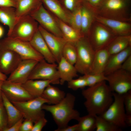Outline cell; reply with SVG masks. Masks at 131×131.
Masks as SVG:
<instances>
[{"instance_id": "7402d4cb", "label": "cell", "mask_w": 131, "mask_h": 131, "mask_svg": "<svg viewBox=\"0 0 131 131\" xmlns=\"http://www.w3.org/2000/svg\"><path fill=\"white\" fill-rule=\"evenodd\" d=\"M110 55L107 47L95 51L90 74L104 73Z\"/></svg>"}, {"instance_id": "9c48e42d", "label": "cell", "mask_w": 131, "mask_h": 131, "mask_svg": "<svg viewBox=\"0 0 131 131\" xmlns=\"http://www.w3.org/2000/svg\"><path fill=\"white\" fill-rule=\"evenodd\" d=\"M21 112L25 119L31 120L34 123L40 117L45 116L42 105L48 101L41 97L34 98L26 101L11 102Z\"/></svg>"}, {"instance_id": "4316f807", "label": "cell", "mask_w": 131, "mask_h": 131, "mask_svg": "<svg viewBox=\"0 0 131 131\" xmlns=\"http://www.w3.org/2000/svg\"><path fill=\"white\" fill-rule=\"evenodd\" d=\"M131 46V35L116 36L107 47L110 55L120 52Z\"/></svg>"}, {"instance_id": "ee69618b", "label": "cell", "mask_w": 131, "mask_h": 131, "mask_svg": "<svg viewBox=\"0 0 131 131\" xmlns=\"http://www.w3.org/2000/svg\"><path fill=\"white\" fill-rule=\"evenodd\" d=\"M121 68L131 73V55L125 60L123 63Z\"/></svg>"}, {"instance_id": "1f68e13d", "label": "cell", "mask_w": 131, "mask_h": 131, "mask_svg": "<svg viewBox=\"0 0 131 131\" xmlns=\"http://www.w3.org/2000/svg\"><path fill=\"white\" fill-rule=\"evenodd\" d=\"M62 57L68 62L74 65L77 57V51L75 44L67 42L63 48Z\"/></svg>"}, {"instance_id": "f907efd6", "label": "cell", "mask_w": 131, "mask_h": 131, "mask_svg": "<svg viewBox=\"0 0 131 131\" xmlns=\"http://www.w3.org/2000/svg\"><path fill=\"white\" fill-rule=\"evenodd\" d=\"M4 81L0 80V98H1V87L3 81Z\"/></svg>"}, {"instance_id": "5bb4252c", "label": "cell", "mask_w": 131, "mask_h": 131, "mask_svg": "<svg viewBox=\"0 0 131 131\" xmlns=\"http://www.w3.org/2000/svg\"><path fill=\"white\" fill-rule=\"evenodd\" d=\"M38 29L58 63L62 57L63 50L67 42L63 37L54 35L40 25L38 26Z\"/></svg>"}, {"instance_id": "52a82bcc", "label": "cell", "mask_w": 131, "mask_h": 131, "mask_svg": "<svg viewBox=\"0 0 131 131\" xmlns=\"http://www.w3.org/2000/svg\"><path fill=\"white\" fill-rule=\"evenodd\" d=\"M37 22L30 15L19 18L7 37L29 42L38 29Z\"/></svg>"}, {"instance_id": "ffe728a7", "label": "cell", "mask_w": 131, "mask_h": 131, "mask_svg": "<svg viewBox=\"0 0 131 131\" xmlns=\"http://www.w3.org/2000/svg\"><path fill=\"white\" fill-rule=\"evenodd\" d=\"M81 12V33L83 36H87L92 24L95 20L97 14L88 2L84 1L82 4Z\"/></svg>"}, {"instance_id": "816d5d0a", "label": "cell", "mask_w": 131, "mask_h": 131, "mask_svg": "<svg viewBox=\"0 0 131 131\" xmlns=\"http://www.w3.org/2000/svg\"><path fill=\"white\" fill-rule=\"evenodd\" d=\"M83 0L84 1L88 2L90 0Z\"/></svg>"}, {"instance_id": "b9f144b4", "label": "cell", "mask_w": 131, "mask_h": 131, "mask_svg": "<svg viewBox=\"0 0 131 131\" xmlns=\"http://www.w3.org/2000/svg\"><path fill=\"white\" fill-rule=\"evenodd\" d=\"M18 0H0V7H12L15 8Z\"/></svg>"}, {"instance_id": "681fc988", "label": "cell", "mask_w": 131, "mask_h": 131, "mask_svg": "<svg viewBox=\"0 0 131 131\" xmlns=\"http://www.w3.org/2000/svg\"><path fill=\"white\" fill-rule=\"evenodd\" d=\"M4 33V30L3 27L0 25V38L3 35Z\"/></svg>"}, {"instance_id": "f6af8a7d", "label": "cell", "mask_w": 131, "mask_h": 131, "mask_svg": "<svg viewBox=\"0 0 131 131\" xmlns=\"http://www.w3.org/2000/svg\"><path fill=\"white\" fill-rule=\"evenodd\" d=\"M78 125L76 124L71 126H67L64 128L56 129L55 131H77Z\"/></svg>"}, {"instance_id": "836d02e7", "label": "cell", "mask_w": 131, "mask_h": 131, "mask_svg": "<svg viewBox=\"0 0 131 131\" xmlns=\"http://www.w3.org/2000/svg\"><path fill=\"white\" fill-rule=\"evenodd\" d=\"M82 4L73 10L71 15L69 16L68 23L71 25V26L80 33L81 27Z\"/></svg>"}, {"instance_id": "2e32d148", "label": "cell", "mask_w": 131, "mask_h": 131, "mask_svg": "<svg viewBox=\"0 0 131 131\" xmlns=\"http://www.w3.org/2000/svg\"><path fill=\"white\" fill-rule=\"evenodd\" d=\"M22 60L12 50L0 49V71L6 75L10 74Z\"/></svg>"}, {"instance_id": "5b68a950", "label": "cell", "mask_w": 131, "mask_h": 131, "mask_svg": "<svg viewBox=\"0 0 131 131\" xmlns=\"http://www.w3.org/2000/svg\"><path fill=\"white\" fill-rule=\"evenodd\" d=\"M116 36L108 27L95 20L86 37L95 52L107 47Z\"/></svg>"}, {"instance_id": "ba28073f", "label": "cell", "mask_w": 131, "mask_h": 131, "mask_svg": "<svg viewBox=\"0 0 131 131\" xmlns=\"http://www.w3.org/2000/svg\"><path fill=\"white\" fill-rule=\"evenodd\" d=\"M113 101L107 109L99 115L106 120L121 128L127 126L126 115L123 103V95L113 92Z\"/></svg>"}, {"instance_id": "60d3db41", "label": "cell", "mask_w": 131, "mask_h": 131, "mask_svg": "<svg viewBox=\"0 0 131 131\" xmlns=\"http://www.w3.org/2000/svg\"><path fill=\"white\" fill-rule=\"evenodd\" d=\"M33 122L31 120L25 119L21 126L19 131H31Z\"/></svg>"}, {"instance_id": "7bdbcfd3", "label": "cell", "mask_w": 131, "mask_h": 131, "mask_svg": "<svg viewBox=\"0 0 131 131\" xmlns=\"http://www.w3.org/2000/svg\"><path fill=\"white\" fill-rule=\"evenodd\" d=\"M24 120L23 117L22 118L11 127L6 128L4 131H19L20 128Z\"/></svg>"}, {"instance_id": "4fadbf2b", "label": "cell", "mask_w": 131, "mask_h": 131, "mask_svg": "<svg viewBox=\"0 0 131 131\" xmlns=\"http://www.w3.org/2000/svg\"><path fill=\"white\" fill-rule=\"evenodd\" d=\"M22 84L4 81L1 90L11 102H20L33 98L23 87Z\"/></svg>"}, {"instance_id": "f35d334b", "label": "cell", "mask_w": 131, "mask_h": 131, "mask_svg": "<svg viewBox=\"0 0 131 131\" xmlns=\"http://www.w3.org/2000/svg\"><path fill=\"white\" fill-rule=\"evenodd\" d=\"M47 122V120L45 116H42L37 119L34 123L31 131H41Z\"/></svg>"}, {"instance_id": "6da1fadb", "label": "cell", "mask_w": 131, "mask_h": 131, "mask_svg": "<svg viewBox=\"0 0 131 131\" xmlns=\"http://www.w3.org/2000/svg\"><path fill=\"white\" fill-rule=\"evenodd\" d=\"M112 92L106 81L83 90L82 94L85 99L84 105L88 114L95 115L102 114L113 101Z\"/></svg>"}, {"instance_id": "74e56055", "label": "cell", "mask_w": 131, "mask_h": 131, "mask_svg": "<svg viewBox=\"0 0 131 131\" xmlns=\"http://www.w3.org/2000/svg\"><path fill=\"white\" fill-rule=\"evenodd\" d=\"M123 103L127 115H131V90L123 94Z\"/></svg>"}, {"instance_id": "484cf974", "label": "cell", "mask_w": 131, "mask_h": 131, "mask_svg": "<svg viewBox=\"0 0 131 131\" xmlns=\"http://www.w3.org/2000/svg\"><path fill=\"white\" fill-rule=\"evenodd\" d=\"M62 32L63 37L68 42L75 44L83 36L71 26L59 19L56 20Z\"/></svg>"}, {"instance_id": "7c38bea8", "label": "cell", "mask_w": 131, "mask_h": 131, "mask_svg": "<svg viewBox=\"0 0 131 131\" xmlns=\"http://www.w3.org/2000/svg\"><path fill=\"white\" fill-rule=\"evenodd\" d=\"M45 30L58 37H63L57 23L41 4L30 15Z\"/></svg>"}, {"instance_id": "8992f818", "label": "cell", "mask_w": 131, "mask_h": 131, "mask_svg": "<svg viewBox=\"0 0 131 131\" xmlns=\"http://www.w3.org/2000/svg\"><path fill=\"white\" fill-rule=\"evenodd\" d=\"M0 49L12 50L18 54L23 60L32 59L39 61L44 59L29 42L8 37L0 40Z\"/></svg>"}, {"instance_id": "30bf717a", "label": "cell", "mask_w": 131, "mask_h": 131, "mask_svg": "<svg viewBox=\"0 0 131 131\" xmlns=\"http://www.w3.org/2000/svg\"><path fill=\"white\" fill-rule=\"evenodd\" d=\"M57 66L56 63H49L44 59L39 61L33 70L28 80H49L52 84H59Z\"/></svg>"}, {"instance_id": "e575fe53", "label": "cell", "mask_w": 131, "mask_h": 131, "mask_svg": "<svg viewBox=\"0 0 131 131\" xmlns=\"http://www.w3.org/2000/svg\"><path fill=\"white\" fill-rule=\"evenodd\" d=\"M87 86L90 87L104 81H106L107 77L103 73L94 74H88L83 75Z\"/></svg>"}, {"instance_id": "83f0119b", "label": "cell", "mask_w": 131, "mask_h": 131, "mask_svg": "<svg viewBox=\"0 0 131 131\" xmlns=\"http://www.w3.org/2000/svg\"><path fill=\"white\" fill-rule=\"evenodd\" d=\"M66 95L64 91L49 84L45 88L41 97L48 101L49 104L55 105L59 103Z\"/></svg>"}, {"instance_id": "d590c367", "label": "cell", "mask_w": 131, "mask_h": 131, "mask_svg": "<svg viewBox=\"0 0 131 131\" xmlns=\"http://www.w3.org/2000/svg\"><path fill=\"white\" fill-rule=\"evenodd\" d=\"M68 88L76 90L80 89H83L87 86L86 82L83 76L75 79H73L68 82Z\"/></svg>"}, {"instance_id": "ac0fdd59", "label": "cell", "mask_w": 131, "mask_h": 131, "mask_svg": "<svg viewBox=\"0 0 131 131\" xmlns=\"http://www.w3.org/2000/svg\"><path fill=\"white\" fill-rule=\"evenodd\" d=\"M29 42L47 62L50 63H56L53 56L39 29Z\"/></svg>"}, {"instance_id": "44dd1931", "label": "cell", "mask_w": 131, "mask_h": 131, "mask_svg": "<svg viewBox=\"0 0 131 131\" xmlns=\"http://www.w3.org/2000/svg\"><path fill=\"white\" fill-rule=\"evenodd\" d=\"M57 64L59 84L63 85L65 82H68L78 76V72L74 65L68 62L62 57Z\"/></svg>"}, {"instance_id": "603a6c76", "label": "cell", "mask_w": 131, "mask_h": 131, "mask_svg": "<svg viewBox=\"0 0 131 131\" xmlns=\"http://www.w3.org/2000/svg\"><path fill=\"white\" fill-rule=\"evenodd\" d=\"M51 84V81L49 80L29 79L22 84L28 93L35 98L41 97L46 87Z\"/></svg>"}, {"instance_id": "7a4b0ae2", "label": "cell", "mask_w": 131, "mask_h": 131, "mask_svg": "<svg viewBox=\"0 0 131 131\" xmlns=\"http://www.w3.org/2000/svg\"><path fill=\"white\" fill-rule=\"evenodd\" d=\"M75 97L70 93H67L59 103L55 105L43 104V110L50 112L57 126V129H61L68 126L71 120L78 121L80 117L79 112L74 109Z\"/></svg>"}, {"instance_id": "cb8c5ba5", "label": "cell", "mask_w": 131, "mask_h": 131, "mask_svg": "<svg viewBox=\"0 0 131 131\" xmlns=\"http://www.w3.org/2000/svg\"><path fill=\"white\" fill-rule=\"evenodd\" d=\"M41 0H18L15 8L17 18L30 14L42 3Z\"/></svg>"}, {"instance_id": "f546056e", "label": "cell", "mask_w": 131, "mask_h": 131, "mask_svg": "<svg viewBox=\"0 0 131 131\" xmlns=\"http://www.w3.org/2000/svg\"><path fill=\"white\" fill-rule=\"evenodd\" d=\"M47 8L58 17L65 22L69 23V16L55 0H41Z\"/></svg>"}, {"instance_id": "e0dca14e", "label": "cell", "mask_w": 131, "mask_h": 131, "mask_svg": "<svg viewBox=\"0 0 131 131\" xmlns=\"http://www.w3.org/2000/svg\"><path fill=\"white\" fill-rule=\"evenodd\" d=\"M95 20L105 25L116 36L131 35V23L109 19L98 15Z\"/></svg>"}, {"instance_id": "8d00e7d4", "label": "cell", "mask_w": 131, "mask_h": 131, "mask_svg": "<svg viewBox=\"0 0 131 131\" xmlns=\"http://www.w3.org/2000/svg\"><path fill=\"white\" fill-rule=\"evenodd\" d=\"M8 124L7 115L1 98H0V131H4L8 127Z\"/></svg>"}, {"instance_id": "4dcf8cb0", "label": "cell", "mask_w": 131, "mask_h": 131, "mask_svg": "<svg viewBox=\"0 0 131 131\" xmlns=\"http://www.w3.org/2000/svg\"><path fill=\"white\" fill-rule=\"evenodd\" d=\"M97 115L88 114L80 117L77 131H92L96 129Z\"/></svg>"}, {"instance_id": "3957f363", "label": "cell", "mask_w": 131, "mask_h": 131, "mask_svg": "<svg viewBox=\"0 0 131 131\" xmlns=\"http://www.w3.org/2000/svg\"><path fill=\"white\" fill-rule=\"evenodd\" d=\"M131 0H104L94 9L96 14L106 18L131 22Z\"/></svg>"}, {"instance_id": "277c9868", "label": "cell", "mask_w": 131, "mask_h": 131, "mask_svg": "<svg viewBox=\"0 0 131 131\" xmlns=\"http://www.w3.org/2000/svg\"><path fill=\"white\" fill-rule=\"evenodd\" d=\"M77 57L74 65L78 73L90 74L95 52L86 36L82 37L75 44Z\"/></svg>"}, {"instance_id": "d6986e66", "label": "cell", "mask_w": 131, "mask_h": 131, "mask_svg": "<svg viewBox=\"0 0 131 131\" xmlns=\"http://www.w3.org/2000/svg\"><path fill=\"white\" fill-rule=\"evenodd\" d=\"M131 55V46L119 53L110 55L104 72L106 76L121 68L126 58Z\"/></svg>"}, {"instance_id": "d6a6232c", "label": "cell", "mask_w": 131, "mask_h": 131, "mask_svg": "<svg viewBox=\"0 0 131 131\" xmlns=\"http://www.w3.org/2000/svg\"><path fill=\"white\" fill-rule=\"evenodd\" d=\"M96 131H120L121 128L100 115L96 116Z\"/></svg>"}, {"instance_id": "bcb514c9", "label": "cell", "mask_w": 131, "mask_h": 131, "mask_svg": "<svg viewBox=\"0 0 131 131\" xmlns=\"http://www.w3.org/2000/svg\"><path fill=\"white\" fill-rule=\"evenodd\" d=\"M104 0H90L88 2L94 9L98 8L102 4Z\"/></svg>"}, {"instance_id": "ab89813d", "label": "cell", "mask_w": 131, "mask_h": 131, "mask_svg": "<svg viewBox=\"0 0 131 131\" xmlns=\"http://www.w3.org/2000/svg\"><path fill=\"white\" fill-rule=\"evenodd\" d=\"M83 0H64L65 5L66 8L70 10L73 11L81 5Z\"/></svg>"}, {"instance_id": "8fae6325", "label": "cell", "mask_w": 131, "mask_h": 131, "mask_svg": "<svg viewBox=\"0 0 131 131\" xmlns=\"http://www.w3.org/2000/svg\"><path fill=\"white\" fill-rule=\"evenodd\" d=\"M106 76L112 92L123 95L131 90V73L120 68Z\"/></svg>"}, {"instance_id": "7dc6e473", "label": "cell", "mask_w": 131, "mask_h": 131, "mask_svg": "<svg viewBox=\"0 0 131 131\" xmlns=\"http://www.w3.org/2000/svg\"><path fill=\"white\" fill-rule=\"evenodd\" d=\"M125 122L127 126H131V115H126Z\"/></svg>"}, {"instance_id": "9a60e30c", "label": "cell", "mask_w": 131, "mask_h": 131, "mask_svg": "<svg viewBox=\"0 0 131 131\" xmlns=\"http://www.w3.org/2000/svg\"><path fill=\"white\" fill-rule=\"evenodd\" d=\"M38 61L32 59L22 60L7 80L13 82L24 83L28 80L33 70Z\"/></svg>"}, {"instance_id": "c3c4849f", "label": "cell", "mask_w": 131, "mask_h": 131, "mask_svg": "<svg viewBox=\"0 0 131 131\" xmlns=\"http://www.w3.org/2000/svg\"><path fill=\"white\" fill-rule=\"evenodd\" d=\"M7 78L6 75L0 71V80L4 81Z\"/></svg>"}, {"instance_id": "d4e9b609", "label": "cell", "mask_w": 131, "mask_h": 131, "mask_svg": "<svg viewBox=\"0 0 131 131\" xmlns=\"http://www.w3.org/2000/svg\"><path fill=\"white\" fill-rule=\"evenodd\" d=\"M1 95L8 117L7 128H9L23 117L20 110L7 98L2 91Z\"/></svg>"}, {"instance_id": "f1b7e54d", "label": "cell", "mask_w": 131, "mask_h": 131, "mask_svg": "<svg viewBox=\"0 0 131 131\" xmlns=\"http://www.w3.org/2000/svg\"><path fill=\"white\" fill-rule=\"evenodd\" d=\"M17 19L15 8L0 7V23L8 27V33L12 30Z\"/></svg>"}]
</instances>
